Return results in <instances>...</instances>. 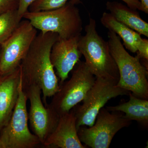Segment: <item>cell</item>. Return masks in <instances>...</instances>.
<instances>
[{
  "label": "cell",
  "instance_id": "1",
  "mask_svg": "<svg viewBox=\"0 0 148 148\" xmlns=\"http://www.w3.org/2000/svg\"><path fill=\"white\" fill-rule=\"evenodd\" d=\"M58 38L57 34L51 32L37 34L19 66L23 90L31 86H38L46 107L47 98L53 97L60 88L50 59L51 48Z\"/></svg>",
  "mask_w": 148,
  "mask_h": 148
},
{
  "label": "cell",
  "instance_id": "2",
  "mask_svg": "<svg viewBox=\"0 0 148 148\" xmlns=\"http://www.w3.org/2000/svg\"><path fill=\"white\" fill-rule=\"evenodd\" d=\"M108 36L110 51L119 72L117 86L138 98L148 100V67L138 56H133L127 52L115 33L109 31Z\"/></svg>",
  "mask_w": 148,
  "mask_h": 148
},
{
  "label": "cell",
  "instance_id": "3",
  "mask_svg": "<svg viewBox=\"0 0 148 148\" xmlns=\"http://www.w3.org/2000/svg\"><path fill=\"white\" fill-rule=\"evenodd\" d=\"M85 34L80 35L79 48L85 59L86 65L95 77L119 81L117 66L110 51L108 42L96 30V21L92 18L85 27Z\"/></svg>",
  "mask_w": 148,
  "mask_h": 148
},
{
  "label": "cell",
  "instance_id": "4",
  "mask_svg": "<svg viewBox=\"0 0 148 148\" xmlns=\"http://www.w3.org/2000/svg\"><path fill=\"white\" fill-rule=\"evenodd\" d=\"M23 18L28 20L42 33L51 32L62 39L80 36L82 21L79 9L68 2L59 8L39 12L28 11Z\"/></svg>",
  "mask_w": 148,
  "mask_h": 148
},
{
  "label": "cell",
  "instance_id": "5",
  "mask_svg": "<svg viewBox=\"0 0 148 148\" xmlns=\"http://www.w3.org/2000/svg\"><path fill=\"white\" fill-rule=\"evenodd\" d=\"M117 83L113 80L96 77L82 105L78 104L72 109L76 119L77 129L81 126H92L98 113L109 100L129 95L131 92L117 86Z\"/></svg>",
  "mask_w": 148,
  "mask_h": 148
},
{
  "label": "cell",
  "instance_id": "6",
  "mask_svg": "<svg viewBox=\"0 0 148 148\" xmlns=\"http://www.w3.org/2000/svg\"><path fill=\"white\" fill-rule=\"evenodd\" d=\"M68 81L60 85L49 106L59 116L69 113L83 101L95 82L96 77L88 69L84 62L79 61Z\"/></svg>",
  "mask_w": 148,
  "mask_h": 148
},
{
  "label": "cell",
  "instance_id": "7",
  "mask_svg": "<svg viewBox=\"0 0 148 148\" xmlns=\"http://www.w3.org/2000/svg\"><path fill=\"white\" fill-rule=\"evenodd\" d=\"M131 123L121 112H110L103 108L91 127L81 126L78 135L85 146L91 148H108L113 138L119 130Z\"/></svg>",
  "mask_w": 148,
  "mask_h": 148
},
{
  "label": "cell",
  "instance_id": "8",
  "mask_svg": "<svg viewBox=\"0 0 148 148\" xmlns=\"http://www.w3.org/2000/svg\"><path fill=\"white\" fill-rule=\"evenodd\" d=\"M27 100L21 82L16 106L8 122L1 130L0 138L5 148H34L41 145L28 126Z\"/></svg>",
  "mask_w": 148,
  "mask_h": 148
},
{
  "label": "cell",
  "instance_id": "9",
  "mask_svg": "<svg viewBox=\"0 0 148 148\" xmlns=\"http://www.w3.org/2000/svg\"><path fill=\"white\" fill-rule=\"evenodd\" d=\"M37 34V29L30 21L21 20L12 34L1 45L0 75L19 67Z\"/></svg>",
  "mask_w": 148,
  "mask_h": 148
},
{
  "label": "cell",
  "instance_id": "10",
  "mask_svg": "<svg viewBox=\"0 0 148 148\" xmlns=\"http://www.w3.org/2000/svg\"><path fill=\"white\" fill-rule=\"evenodd\" d=\"M24 91L30 103L28 118L31 128L43 145L55 129L60 116L48 105L44 106L38 86H31Z\"/></svg>",
  "mask_w": 148,
  "mask_h": 148
},
{
  "label": "cell",
  "instance_id": "11",
  "mask_svg": "<svg viewBox=\"0 0 148 148\" xmlns=\"http://www.w3.org/2000/svg\"><path fill=\"white\" fill-rule=\"evenodd\" d=\"M80 36L68 39L59 38L51 48L50 59L60 80V85L69 77L70 73L80 61L82 54L79 48Z\"/></svg>",
  "mask_w": 148,
  "mask_h": 148
},
{
  "label": "cell",
  "instance_id": "12",
  "mask_svg": "<svg viewBox=\"0 0 148 148\" xmlns=\"http://www.w3.org/2000/svg\"><path fill=\"white\" fill-rule=\"evenodd\" d=\"M43 146L46 147L86 148L80 140L76 119L73 110L61 115L56 127Z\"/></svg>",
  "mask_w": 148,
  "mask_h": 148
},
{
  "label": "cell",
  "instance_id": "13",
  "mask_svg": "<svg viewBox=\"0 0 148 148\" xmlns=\"http://www.w3.org/2000/svg\"><path fill=\"white\" fill-rule=\"evenodd\" d=\"M102 25L109 31L115 33L125 48L137 55L141 59L148 61V40L141 35L116 20L110 13L104 12L101 18Z\"/></svg>",
  "mask_w": 148,
  "mask_h": 148
},
{
  "label": "cell",
  "instance_id": "14",
  "mask_svg": "<svg viewBox=\"0 0 148 148\" xmlns=\"http://www.w3.org/2000/svg\"><path fill=\"white\" fill-rule=\"evenodd\" d=\"M21 82L20 67L0 75V131L8 122L16 106Z\"/></svg>",
  "mask_w": 148,
  "mask_h": 148
},
{
  "label": "cell",
  "instance_id": "15",
  "mask_svg": "<svg viewBox=\"0 0 148 148\" xmlns=\"http://www.w3.org/2000/svg\"><path fill=\"white\" fill-rule=\"evenodd\" d=\"M106 6L117 21L140 34L148 37V23L141 18L137 10L116 1H108Z\"/></svg>",
  "mask_w": 148,
  "mask_h": 148
},
{
  "label": "cell",
  "instance_id": "16",
  "mask_svg": "<svg viewBox=\"0 0 148 148\" xmlns=\"http://www.w3.org/2000/svg\"><path fill=\"white\" fill-rule=\"evenodd\" d=\"M129 100L114 106L106 108L110 112H119L125 113V117L130 121H135L143 127H148V100L141 99L129 94Z\"/></svg>",
  "mask_w": 148,
  "mask_h": 148
},
{
  "label": "cell",
  "instance_id": "17",
  "mask_svg": "<svg viewBox=\"0 0 148 148\" xmlns=\"http://www.w3.org/2000/svg\"><path fill=\"white\" fill-rule=\"evenodd\" d=\"M21 20L18 16L17 10L0 14V45L12 34Z\"/></svg>",
  "mask_w": 148,
  "mask_h": 148
},
{
  "label": "cell",
  "instance_id": "18",
  "mask_svg": "<svg viewBox=\"0 0 148 148\" xmlns=\"http://www.w3.org/2000/svg\"><path fill=\"white\" fill-rule=\"evenodd\" d=\"M69 0H36L30 6L29 11L39 12L51 10L61 8Z\"/></svg>",
  "mask_w": 148,
  "mask_h": 148
},
{
  "label": "cell",
  "instance_id": "19",
  "mask_svg": "<svg viewBox=\"0 0 148 148\" xmlns=\"http://www.w3.org/2000/svg\"><path fill=\"white\" fill-rule=\"evenodd\" d=\"M18 0H0V14L18 9Z\"/></svg>",
  "mask_w": 148,
  "mask_h": 148
},
{
  "label": "cell",
  "instance_id": "20",
  "mask_svg": "<svg viewBox=\"0 0 148 148\" xmlns=\"http://www.w3.org/2000/svg\"><path fill=\"white\" fill-rule=\"evenodd\" d=\"M36 0H18L17 12L19 18L22 19L24 14L29 10L30 6Z\"/></svg>",
  "mask_w": 148,
  "mask_h": 148
},
{
  "label": "cell",
  "instance_id": "21",
  "mask_svg": "<svg viewBox=\"0 0 148 148\" xmlns=\"http://www.w3.org/2000/svg\"><path fill=\"white\" fill-rule=\"evenodd\" d=\"M126 4L130 8L135 10L141 11V4L140 0H121ZM69 3L76 5L81 2V0H69Z\"/></svg>",
  "mask_w": 148,
  "mask_h": 148
},
{
  "label": "cell",
  "instance_id": "22",
  "mask_svg": "<svg viewBox=\"0 0 148 148\" xmlns=\"http://www.w3.org/2000/svg\"><path fill=\"white\" fill-rule=\"evenodd\" d=\"M141 4V11L148 14V0H140Z\"/></svg>",
  "mask_w": 148,
  "mask_h": 148
},
{
  "label": "cell",
  "instance_id": "23",
  "mask_svg": "<svg viewBox=\"0 0 148 148\" xmlns=\"http://www.w3.org/2000/svg\"><path fill=\"white\" fill-rule=\"evenodd\" d=\"M0 148H5L1 140V138H0Z\"/></svg>",
  "mask_w": 148,
  "mask_h": 148
},
{
  "label": "cell",
  "instance_id": "24",
  "mask_svg": "<svg viewBox=\"0 0 148 148\" xmlns=\"http://www.w3.org/2000/svg\"><path fill=\"white\" fill-rule=\"evenodd\" d=\"M0 52H1V45H0Z\"/></svg>",
  "mask_w": 148,
  "mask_h": 148
}]
</instances>
